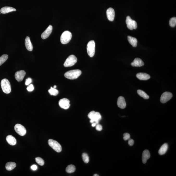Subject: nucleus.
Instances as JSON below:
<instances>
[{
    "label": "nucleus",
    "instance_id": "nucleus-1",
    "mask_svg": "<svg viewBox=\"0 0 176 176\" xmlns=\"http://www.w3.org/2000/svg\"><path fill=\"white\" fill-rule=\"evenodd\" d=\"M81 71L79 70H72L66 72L64 76L66 78L73 80L77 78L81 75Z\"/></svg>",
    "mask_w": 176,
    "mask_h": 176
},
{
    "label": "nucleus",
    "instance_id": "nucleus-2",
    "mask_svg": "<svg viewBox=\"0 0 176 176\" xmlns=\"http://www.w3.org/2000/svg\"><path fill=\"white\" fill-rule=\"evenodd\" d=\"M88 117L90 120V122L91 123H95L97 124H99V121L102 119V116L99 112L92 111L88 115Z\"/></svg>",
    "mask_w": 176,
    "mask_h": 176
},
{
    "label": "nucleus",
    "instance_id": "nucleus-3",
    "mask_svg": "<svg viewBox=\"0 0 176 176\" xmlns=\"http://www.w3.org/2000/svg\"><path fill=\"white\" fill-rule=\"evenodd\" d=\"M1 87L4 92L6 94H9L11 92V84L7 79H3L1 82Z\"/></svg>",
    "mask_w": 176,
    "mask_h": 176
},
{
    "label": "nucleus",
    "instance_id": "nucleus-4",
    "mask_svg": "<svg viewBox=\"0 0 176 176\" xmlns=\"http://www.w3.org/2000/svg\"><path fill=\"white\" fill-rule=\"evenodd\" d=\"M72 37V35L70 32L66 31L63 32L61 36V42L63 44L68 43L71 41Z\"/></svg>",
    "mask_w": 176,
    "mask_h": 176
},
{
    "label": "nucleus",
    "instance_id": "nucleus-5",
    "mask_svg": "<svg viewBox=\"0 0 176 176\" xmlns=\"http://www.w3.org/2000/svg\"><path fill=\"white\" fill-rule=\"evenodd\" d=\"M95 43L93 40L89 41L87 46V50L88 55L90 57L94 56L95 53Z\"/></svg>",
    "mask_w": 176,
    "mask_h": 176
},
{
    "label": "nucleus",
    "instance_id": "nucleus-6",
    "mask_svg": "<svg viewBox=\"0 0 176 176\" xmlns=\"http://www.w3.org/2000/svg\"><path fill=\"white\" fill-rule=\"evenodd\" d=\"M48 143L49 146L54 150L58 153L61 152L62 149L61 146L56 141L50 139L48 140Z\"/></svg>",
    "mask_w": 176,
    "mask_h": 176
},
{
    "label": "nucleus",
    "instance_id": "nucleus-7",
    "mask_svg": "<svg viewBox=\"0 0 176 176\" xmlns=\"http://www.w3.org/2000/svg\"><path fill=\"white\" fill-rule=\"evenodd\" d=\"M77 58L74 55H70L65 62L64 66L66 67H72L77 62Z\"/></svg>",
    "mask_w": 176,
    "mask_h": 176
},
{
    "label": "nucleus",
    "instance_id": "nucleus-8",
    "mask_svg": "<svg viewBox=\"0 0 176 176\" xmlns=\"http://www.w3.org/2000/svg\"><path fill=\"white\" fill-rule=\"evenodd\" d=\"M126 23L127 27L130 30L136 29L137 27V24L136 21L132 19L129 16H127Z\"/></svg>",
    "mask_w": 176,
    "mask_h": 176
},
{
    "label": "nucleus",
    "instance_id": "nucleus-9",
    "mask_svg": "<svg viewBox=\"0 0 176 176\" xmlns=\"http://www.w3.org/2000/svg\"><path fill=\"white\" fill-rule=\"evenodd\" d=\"M15 129L16 133L21 136H24L26 134L25 128L20 124H16L15 125Z\"/></svg>",
    "mask_w": 176,
    "mask_h": 176
},
{
    "label": "nucleus",
    "instance_id": "nucleus-10",
    "mask_svg": "<svg viewBox=\"0 0 176 176\" xmlns=\"http://www.w3.org/2000/svg\"><path fill=\"white\" fill-rule=\"evenodd\" d=\"M173 97L172 93L168 92H165L163 93L160 97V101L163 103H166L170 100Z\"/></svg>",
    "mask_w": 176,
    "mask_h": 176
},
{
    "label": "nucleus",
    "instance_id": "nucleus-11",
    "mask_svg": "<svg viewBox=\"0 0 176 176\" xmlns=\"http://www.w3.org/2000/svg\"><path fill=\"white\" fill-rule=\"evenodd\" d=\"M59 105L61 108L64 109H68L70 106V100L66 98L61 99L59 101Z\"/></svg>",
    "mask_w": 176,
    "mask_h": 176
},
{
    "label": "nucleus",
    "instance_id": "nucleus-12",
    "mask_svg": "<svg viewBox=\"0 0 176 176\" xmlns=\"http://www.w3.org/2000/svg\"><path fill=\"white\" fill-rule=\"evenodd\" d=\"M53 30V27L51 25L48 27L47 29L43 32L41 35V37L43 39H47L51 34Z\"/></svg>",
    "mask_w": 176,
    "mask_h": 176
},
{
    "label": "nucleus",
    "instance_id": "nucleus-13",
    "mask_svg": "<svg viewBox=\"0 0 176 176\" xmlns=\"http://www.w3.org/2000/svg\"><path fill=\"white\" fill-rule=\"evenodd\" d=\"M26 73L24 70H21L18 71L15 73V79L18 82H20L22 81L25 76Z\"/></svg>",
    "mask_w": 176,
    "mask_h": 176
},
{
    "label": "nucleus",
    "instance_id": "nucleus-14",
    "mask_svg": "<svg viewBox=\"0 0 176 176\" xmlns=\"http://www.w3.org/2000/svg\"><path fill=\"white\" fill-rule=\"evenodd\" d=\"M106 14L107 18L110 21H113L115 17V11L113 8H110L107 10Z\"/></svg>",
    "mask_w": 176,
    "mask_h": 176
},
{
    "label": "nucleus",
    "instance_id": "nucleus-15",
    "mask_svg": "<svg viewBox=\"0 0 176 176\" xmlns=\"http://www.w3.org/2000/svg\"><path fill=\"white\" fill-rule=\"evenodd\" d=\"M118 106L121 109H124L125 108L126 106V102H125V99L123 97L120 96L118 99L117 102Z\"/></svg>",
    "mask_w": 176,
    "mask_h": 176
},
{
    "label": "nucleus",
    "instance_id": "nucleus-16",
    "mask_svg": "<svg viewBox=\"0 0 176 176\" xmlns=\"http://www.w3.org/2000/svg\"><path fill=\"white\" fill-rule=\"evenodd\" d=\"M131 64L133 67H140L144 65V63L142 59L137 58L134 59V61L132 62Z\"/></svg>",
    "mask_w": 176,
    "mask_h": 176
},
{
    "label": "nucleus",
    "instance_id": "nucleus-17",
    "mask_svg": "<svg viewBox=\"0 0 176 176\" xmlns=\"http://www.w3.org/2000/svg\"><path fill=\"white\" fill-rule=\"evenodd\" d=\"M150 154L149 151L147 150H146L143 151L142 157V161L143 164H146L147 160L150 158Z\"/></svg>",
    "mask_w": 176,
    "mask_h": 176
},
{
    "label": "nucleus",
    "instance_id": "nucleus-18",
    "mask_svg": "<svg viewBox=\"0 0 176 176\" xmlns=\"http://www.w3.org/2000/svg\"><path fill=\"white\" fill-rule=\"evenodd\" d=\"M25 45L26 48L28 51H32L33 49V46L31 42L30 37L28 36L26 37L25 40Z\"/></svg>",
    "mask_w": 176,
    "mask_h": 176
},
{
    "label": "nucleus",
    "instance_id": "nucleus-19",
    "mask_svg": "<svg viewBox=\"0 0 176 176\" xmlns=\"http://www.w3.org/2000/svg\"><path fill=\"white\" fill-rule=\"evenodd\" d=\"M136 77L139 80H147L150 78V76L149 75L142 72L137 74Z\"/></svg>",
    "mask_w": 176,
    "mask_h": 176
},
{
    "label": "nucleus",
    "instance_id": "nucleus-20",
    "mask_svg": "<svg viewBox=\"0 0 176 176\" xmlns=\"http://www.w3.org/2000/svg\"><path fill=\"white\" fill-rule=\"evenodd\" d=\"M16 11V9L10 7H4L2 8L1 9L0 11L2 14H6Z\"/></svg>",
    "mask_w": 176,
    "mask_h": 176
},
{
    "label": "nucleus",
    "instance_id": "nucleus-21",
    "mask_svg": "<svg viewBox=\"0 0 176 176\" xmlns=\"http://www.w3.org/2000/svg\"><path fill=\"white\" fill-rule=\"evenodd\" d=\"M8 143L11 146H15L16 143V140L12 135H8L6 138Z\"/></svg>",
    "mask_w": 176,
    "mask_h": 176
},
{
    "label": "nucleus",
    "instance_id": "nucleus-22",
    "mask_svg": "<svg viewBox=\"0 0 176 176\" xmlns=\"http://www.w3.org/2000/svg\"><path fill=\"white\" fill-rule=\"evenodd\" d=\"M128 40L129 43L133 46V47H136L137 45L138 41L136 38L130 36H128Z\"/></svg>",
    "mask_w": 176,
    "mask_h": 176
},
{
    "label": "nucleus",
    "instance_id": "nucleus-23",
    "mask_svg": "<svg viewBox=\"0 0 176 176\" xmlns=\"http://www.w3.org/2000/svg\"><path fill=\"white\" fill-rule=\"evenodd\" d=\"M168 149V145L167 143H164L161 146L159 151V153L160 155H164L166 153Z\"/></svg>",
    "mask_w": 176,
    "mask_h": 176
},
{
    "label": "nucleus",
    "instance_id": "nucleus-24",
    "mask_svg": "<svg viewBox=\"0 0 176 176\" xmlns=\"http://www.w3.org/2000/svg\"><path fill=\"white\" fill-rule=\"evenodd\" d=\"M16 166V164L14 162H9L6 164L5 168L8 171L12 170Z\"/></svg>",
    "mask_w": 176,
    "mask_h": 176
},
{
    "label": "nucleus",
    "instance_id": "nucleus-25",
    "mask_svg": "<svg viewBox=\"0 0 176 176\" xmlns=\"http://www.w3.org/2000/svg\"><path fill=\"white\" fill-rule=\"evenodd\" d=\"M76 170V167L73 165H68L66 168V172L67 173H72L74 172Z\"/></svg>",
    "mask_w": 176,
    "mask_h": 176
},
{
    "label": "nucleus",
    "instance_id": "nucleus-26",
    "mask_svg": "<svg viewBox=\"0 0 176 176\" xmlns=\"http://www.w3.org/2000/svg\"><path fill=\"white\" fill-rule=\"evenodd\" d=\"M137 93L140 96L142 97L145 99H148L149 98V96L143 90H137Z\"/></svg>",
    "mask_w": 176,
    "mask_h": 176
},
{
    "label": "nucleus",
    "instance_id": "nucleus-27",
    "mask_svg": "<svg viewBox=\"0 0 176 176\" xmlns=\"http://www.w3.org/2000/svg\"><path fill=\"white\" fill-rule=\"evenodd\" d=\"M48 92L50 95L54 96L57 95L59 93V91L56 89L52 87H51V89L49 90Z\"/></svg>",
    "mask_w": 176,
    "mask_h": 176
},
{
    "label": "nucleus",
    "instance_id": "nucleus-28",
    "mask_svg": "<svg viewBox=\"0 0 176 176\" xmlns=\"http://www.w3.org/2000/svg\"><path fill=\"white\" fill-rule=\"evenodd\" d=\"M8 58V55L6 54L2 55L0 57V66L4 63Z\"/></svg>",
    "mask_w": 176,
    "mask_h": 176
},
{
    "label": "nucleus",
    "instance_id": "nucleus-29",
    "mask_svg": "<svg viewBox=\"0 0 176 176\" xmlns=\"http://www.w3.org/2000/svg\"><path fill=\"white\" fill-rule=\"evenodd\" d=\"M82 157L83 160L85 164H87L89 161V157L88 155L86 153L82 154Z\"/></svg>",
    "mask_w": 176,
    "mask_h": 176
},
{
    "label": "nucleus",
    "instance_id": "nucleus-30",
    "mask_svg": "<svg viewBox=\"0 0 176 176\" xmlns=\"http://www.w3.org/2000/svg\"><path fill=\"white\" fill-rule=\"evenodd\" d=\"M169 24L171 27H174L176 24V18L172 17L170 19L169 21Z\"/></svg>",
    "mask_w": 176,
    "mask_h": 176
},
{
    "label": "nucleus",
    "instance_id": "nucleus-31",
    "mask_svg": "<svg viewBox=\"0 0 176 176\" xmlns=\"http://www.w3.org/2000/svg\"><path fill=\"white\" fill-rule=\"evenodd\" d=\"M35 160L36 162L39 165L41 166L44 165L45 162H44L43 160L41 158L39 157L36 158Z\"/></svg>",
    "mask_w": 176,
    "mask_h": 176
},
{
    "label": "nucleus",
    "instance_id": "nucleus-32",
    "mask_svg": "<svg viewBox=\"0 0 176 176\" xmlns=\"http://www.w3.org/2000/svg\"><path fill=\"white\" fill-rule=\"evenodd\" d=\"M123 139L124 140L127 141L130 139V135L127 133H125L123 134Z\"/></svg>",
    "mask_w": 176,
    "mask_h": 176
},
{
    "label": "nucleus",
    "instance_id": "nucleus-33",
    "mask_svg": "<svg viewBox=\"0 0 176 176\" xmlns=\"http://www.w3.org/2000/svg\"><path fill=\"white\" fill-rule=\"evenodd\" d=\"M27 89L28 91L32 92L33 91L34 89V87L33 85L30 84V85H28Z\"/></svg>",
    "mask_w": 176,
    "mask_h": 176
},
{
    "label": "nucleus",
    "instance_id": "nucleus-34",
    "mask_svg": "<svg viewBox=\"0 0 176 176\" xmlns=\"http://www.w3.org/2000/svg\"><path fill=\"white\" fill-rule=\"evenodd\" d=\"M32 79L30 78H28L26 80L25 82V85H30L31 83L32 82Z\"/></svg>",
    "mask_w": 176,
    "mask_h": 176
},
{
    "label": "nucleus",
    "instance_id": "nucleus-35",
    "mask_svg": "<svg viewBox=\"0 0 176 176\" xmlns=\"http://www.w3.org/2000/svg\"><path fill=\"white\" fill-rule=\"evenodd\" d=\"M96 129L97 130L99 131H100L102 130L103 129V127L102 125L99 124H97L96 126Z\"/></svg>",
    "mask_w": 176,
    "mask_h": 176
},
{
    "label": "nucleus",
    "instance_id": "nucleus-36",
    "mask_svg": "<svg viewBox=\"0 0 176 176\" xmlns=\"http://www.w3.org/2000/svg\"><path fill=\"white\" fill-rule=\"evenodd\" d=\"M134 141L133 139H129L128 141V144H129V145L130 146H132L134 144Z\"/></svg>",
    "mask_w": 176,
    "mask_h": 176
},
{
    "label": "nucleus",
    "instance_id": "nucleus-37",
    "mask_svg": "<svg viewBox=\"0 0 176 176\" xmlns=\"http://www.w3.org/2000/svg\"><path fill=\"white\" fill-rule=\"evenodd\" d=\"M31 169L33 171H36L37 169V166L36 165H33L30 167Z\"/></svg>",
    "mask_w": 176,
    "mask_h": 176
},
{
    "label": "nucleus",
    "instance_id": "nucleus-38",
    "mask_svg": "<svg viewBox=\"0 0 176 176\" xmlns=\"http://www.w3.org/2000/svg\"><path fill=\"white\" fill-rule=\"evenodd\" d=\"M97 125V124L95 123H93L92 124V126L93 127H95Z\"/></svg>",
    "mask_w": 176,
    "mask_h": 176
},
{
    "label": "nucleus",
    "instance_id": "nucleus-39",
    "mask_svg": "<svg viewBox=\"0 0 176 176\" xmlns=\"http://www.w3.org/2000/svg\"><path fill=\"white\" fill-rule=\"evenodd\" d=\"M94 176H99V175H98L97 174H94L93 175Z\"/></svg>",
    "mask_w": 176,
    "mask_h": 176
},
{
    "label": "nucleus",
    "instance_id": "nucleus-40",
    "mask_svg": "<svg viewBox=\"0 0 176 176\" xmlns=\"http://www.w3.org/2000/svg\"><path fill=\"white\" fill-rule=\"evenodd\" d=\"M56 85H54L53 88H55H55H56Z\"/></svg>",
    "mask_w": 176,
    "mask_h": 176
},
{
    "label": "nucleus",
    "instance_id": "nucleus-41",
    "mask_svg": "<svg viewBox=\"0 0 176 176\" xmlns=\"http://www.w3.org/2000/svg\"><path fill=\"white\" fill-rule=\"evenodd\" d=\"M1 12H0V14H1Z\"/></svg>",
    "mask_w": 176,
    "mask_h": 176
}]
</instances>
